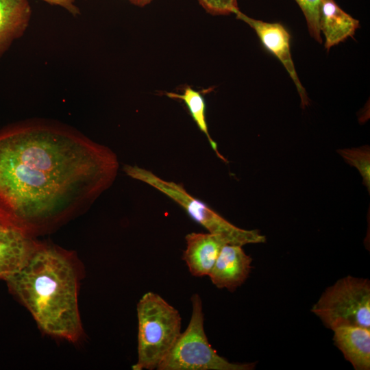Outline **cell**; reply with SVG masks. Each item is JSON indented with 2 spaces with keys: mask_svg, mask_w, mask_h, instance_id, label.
I'll return each mask as SVG.
<instances>
[{
  "mask_svg": "<svg viewBox=\"0 0 370 370\" xmlns=\"http://www.w3.org/2000/svg\"><path fill=\"white\" fill-rule=\"evenodd\" d=\"M115 154L45 125L0 132V219L29 234L96 197L113 182Z\"/></svg>",
  "mask_w": 370,
  "mask_h": 370,
  "instance_id": "6da1fadb",
  "label": "cell"
},
{
  "mask_svg": "<svg viewBox=\"0 0 370 370\" xmlns=\"http://www.w3.org/2000/svg\"><path fill=\"white\" fill-rule=\"evenodd\" d=\"M77 280L65 255L36 243L23 267L5 282L43 331L75 342L82 334Z\"/></svg>",
  "mask_w": 370,
  "mask_h": 370,
  "instance_id": "7a4b0ae2",
  "label": "cell"
},
{
  "mask_svg": "<svg viewBox=\"0 0 370 370\" xmlns=\"http://www.w3.org/2000/svg\"><path fill=\"white\" fill-rule=\"evenodd\" d=\"M138 361L134 370H152L169 352L180 334L181 317L159 295L148 292L137 304Z\"/></svg>",
  "mask_w": 370,
  "mask_h": 370,
  "instance_id": "3957f363",
  "label": "cell"
},
{
  "mask_svg": "<svg viewBox=\"0 0 370 370\" xmlns=\"http://www.w3.org/2000/svg\"><path fill=\"white\" fill-rule=\"evenodd\" d=\"M192 314L186 330L180 333L174 345L162 360L158 370H251L256 362H231L212 347L204 327L201 299L191 297Z\"/></svg>",
  "mask_w": 370,
  "mask_h": 370,
  "instance_id": "277c9868",
  "label": "cell"
},
{
  "mask_svg": "<svg viewBox=\"0 0 370 370\" xmlns=\"http://www.w3.org/2000/svg\"><path fill=\"white\" fill-rule=\"evenodd\" d=\"M124 171L132 178L141 181L166 195L209 233L222 237L227 244L243 246L264 243L266 241L265 236L258 230H244L232 224L206 204L190 195L180 184L163 180L151 171L138 166L125 165Z\"/></svg>",
  "mask_w": 370,
  "mask_h": 370,
  "instance_id": "5b68a950",
  "label": "cell"
},
{
  "mask_svg": "<svg viewBox=\"0 0 370 370\" xmlns=\"http://www.w3.org/2000/svg\"><path fill=\"white\" fill-rule=\"evenodd\" d=\"M311 311L332 330L344 325L370 329V282L347 275L328 287Z\"/></svg>",
  "mask_w": 370,
  "mask_h": 370,
  "instance_id": "8992f818",
  "label": "cell"
},
{
  "mask_svg": "<svg viewBox=\"0 0 370 370\" xmlns=\"http://www.w3.org/2000/svg\"><path fill=\"white\" fill-rule=\"evenodd\" d=\"M234 14L256 32L264 47L282 62L296 86L302 107L308 106L309 99L295 71L290 50L291 36L286 29L279 23H268L251 18L239 10Z\"/></svg>",
  "mask_w": 370,
  "mask_h": 370,
  "instance_id": "52a82bcc",
  "label": "cell"
},
{
  "mask_svg": "<svg viewBox=\"0 0 370 370\" xmlns=\"http://www.w3.org/2000/svg\"><path fill=\"white\" fill-rule=\"evenodd\" d=\"M35 245L28 232L0 219V280L6 281L16 273Z\"/></svg>",
  "mask_w": 370,
  "mask_h": 370,
  "instance_id": "ba28073f",
  "label": "cell"
},
{
  "mask_svg": "<svg viewBox=\"0 0 370 370\" xmlns=\"http://www.w3.org/2000/svg\"><path fill=\"white\" fill-rule=\"evenodd\" d=\"M251 262L252 258L245 253L242 246L225 244L208 276L217 288L234 291L248 278Z\"/></svg>",
  "mask_w": 370,
  "mask_h": 370,
  "instance_id": "9c48e42d",
  "label": "cell"
},
{
  "mask_svg": "<svg viewBox=\"0 0 370 370\" xmlns=\"http://www.w3.org/2000/svg\"><path fill=\"white\" fill-rule=\"evenodd\" d=\"M186 248L183 260L190 273L197 277L208 275L223 245L225 239L210 233L192 232L185 236Z\"/></svg>",
  "mask_w": 370,
  "mask_h": 370,
  "instance_id": "30bf717a",
  "label": "cell"
},
{
  "mask_svg": "<svg viewBox=\"0 0 370 370\" xmlns=\"http://www.w3.org/2000/svg\"><path fill=\"white\" fill-rule=\"evenodd\" d=\"M334 345L356 370L370 369V329L352 325L332 330Z\"/></svg>",
  "mask_w": 370,
  "mask_h": 370,
  "instance_id": "8fae6325",
  "label": "cell"
},
{
  "mask_svg": "<svg viewBox=\"0 0 370 370\" xmlns=\"http://www.w3.org/2000/svg\"><path fill=\"white\" fill-rule=\"evenodd\" d=\"M359 21L344 12L334 0H321L319 29L325 36V48L329 49L352 37L359 27Z\"/></svg>",
  "mask_w": 370,
  "mask_h": 370,
  "instance_id": "7c38bea8",
  "label": "cell"
},
{
  "mask_svg": "<svg viewBox=\"0 0 370 370\" xmlns=\"http://www.w3.org/2000/svg\"><path fill=\"white\" fill-rule=\"evenodd\" d=\"M31 16L27 0H0V58L25 32Z\"/></svg>",
  "mask_w": 370,
  "mask_h": 370,
  "instance_id": "4fadbf2b",
  "label": "cell"
},
{
  "mask_svg": "<svg viewBox=\"0 0 370 370\" xmlns=\"http://www.w3.org/2000/svg\"><path fill=\"white\" fill-rule=\"evenodd\" d=\"M166 95L170 98L181 99L186 103L194 121L199 129L207 137L212 149L219 158L227 162L225 158L219 152L217 143L209 134L206 119V103L201 94L199 91L187 86L182 94L167 92Z\"/></svg>",
  "mask_w": 370,
  "mask_h": 370,
  "instance_id": "5bb4252c",
  "label": "cell"
},
{
  "mask_svg": "<svg viewBox=\"0 0 370 370\" xmlns=\"http://www.w3.org/2000/svg\"><path fill=\"white\" fill-rule=\"evenodd\" d=\"M347 163L356 167L362 177V183L370 190V152L369 146L338 151Z\"/></svg>",
  "mask_w": 370,
  "mask_h": 370,
  "instance_id": "9a60e30c",
  "label": "cell"
},
{
  "mask_svg": "<svg viewBox=\"0 0 370 370\" xmlns=\"http://www.w3.org/2000/svg\"><path fill=\"white\" fill-rule=\"evenodd\" d=\"M306 18L309 34L319 43L322 42L319 29V5L321 0H295Z\"/></svg>",
  "mask_w": 370,
  "mask_h": 370,
  "instance_id": "2e32d148",
  "label": "cell"
},
{
  "mask_svg": "<svg viewBox=\"0 0 370 370\" xmlns=\"http://www.w3.org/2000/svg\"><path fill=\"white\" fill-rule=\"evenodd\" d=\"M204 9L212 15L234 14L238 10L237 0H198Z\"/></svg>",
  "mask_w": 370,
  "mask_h": 370,
  "instance_id": "e0dca14e",
  "label": "cell"
},
{
  "mask_svg": "<svg viewBox=\"0 0 370 370\" xmlns=\"http://www.w3.org/2000/svg\"><path fill=\"white\" fill-rule=\"evenodd\" d=\"M45 1L51 5L60 6L73 16H77L80 14V10L78 7L75 4V0H42Z\"/></svg>",
  "mask_w": 370,
  "mask_h": 370,
  "instance_id": "ac0fdd59",
  "label": "cell"
},
{
  "mask_svg": "<svg viewBox=\"0 0 370 370\" xmlns=\"http://www.w3.org/2000/svg\"><path fill=\"white\" fill-rule=\"evenodd\" d=\"M132 3L139 7H143L149 4L152 0H129Z\"/></svg>",
  "mask_w": 370,
  "mask_h": 370,
  "instance_id": "d6986e66",
  "label": "cell"
}]
</instances>
